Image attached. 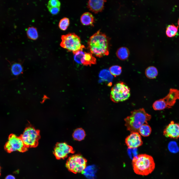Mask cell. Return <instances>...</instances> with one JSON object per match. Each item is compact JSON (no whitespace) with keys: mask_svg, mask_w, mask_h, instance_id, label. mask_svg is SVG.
Wrapping results in <instances>:
<instances>
[{"mask_svg":"<svg viewBox=\"0 0 179 179\" xmlns=\"http://www.w3.org/2000/svg\"><path fill=\"white\" fill-rule=\"evenodd\" d=\"M88 45L91 53L97 57H101L109 54L108 38L100 30L90 37Z\"/></svg>","mask_w":179,"mask_h":179,"instance_id":"1","label":"cell"},{"mask_svg":"<svg viewBox=\"0 0 179 179\" xmlns=\"http://www.w3.org/2000/svg\"><path fill=\"white\" fill-rule=\"evenodd\" d=\"M151 118L143 108L135 110L131 112V115L124 119L125 126L127 130L131 133H138L140 127L144 124H148Z\"/></svg>","mask_w":179,"mask_h":179,"instance_id":"2","label":"cell"},{"mask_svg":"<svg viewBox=\"0 0 179 179\" xmlns=\"http://www.w3.org/2000/svg\"><path fill=\"white\" fill-rule=\"evenodd\" d=\"M132 164L134 172L142 176L147 175L151 173L155 168L152 157L146 154H140L134 157Z\"/></svg>","mask_w":179,"mask_h":179,"instance_id":"3","label":"cell"},{"mask_svg":"<svg viewBox=\"0 0 179 179\" xmlns=\"http://www.w3.org/2000/svg\"><path fill=\"white\" fill-rule=\"evenodd\" d=\"M61 38L60 46L74 54L78 51L83 50L85 48L81 43L79 37L74 33L62 35Z\"/></svg>","mask_w":179,"mask_h":179,"instance_id":"4","label":"cell"},{"mask_svg":"<svg viewBox=\"0 0 179 179\" xmlns=\"http://www.w3.org/2000/svg\"><path fill=\"white\" fill-rule=\"evenodd\" d=\"M179 99V90L171 88L167 95L165 97L155 101L152 107L155 110H160L171 108Z\"/></svg>","mask_w":179,"mask_h":179,"instance_id":"5","label":"cell"},{"mask_svg":"<svg viewBox=\"0 0 179 179\" xmlns=\"http://www.w3.org/2000/svg\"><path fill=\"white\" fill-rule=\"evenodd\" d=\"M110 95L111 99L114 102L118 103L125 101L130 96V89L124 82H119L112 88Z\"/></svg>","mask_w":179,"mask_h":179,"instance_id":"6","label":"cell"},{"mask_svg":"<svg viewBox=\"0 0 179 179\" xmlns=\"http://www.w3.org/2000/svg\"><path fill=\"white\" fill-rule=\"evenodd\" d=\"M87 161L82 155L71 156L67 161L66 166L70 171L75 174L82 173L86 167Z\"/></svg>","mask_w":179,"mask_h":179,"instance_id":"7","label":"cell"},{"mask_svg":"<svg viewBox=\"0 0 179 179\" xmlns=\"http://www.w3.org/2000/svg\"><path fill=\"white\" fill-rule=\"evenodd\" d=\"M20 136L26 147H35L38 144L40 137L39 131L32 127H28Z\"/></svg>","mask_w":179,"mask_h":179,"instance_id":"8","label":"cell"},{"mask_svg":"<svg viewBox=\"0 0 179 179\" xmlns=\"http://www.w3.org/2000/svg\"><path fill=\"white\" fill-rule=\"evenodd\" d=\"M4 148L7 152L10 153L16 151L23 152L27 149L20 136H17L12 134L9 135Z\"/></svg>","mask_w":179,"mask_h":179,"instance_id":"9","label":"cell"},{"mask_svg":"<svg viewBox=\"0 0 179 179\" xmlns=\"http://www.w3.org/2000/svg\"><path fill=\"white\" fill-rule=\"evenodd\" d=\"M74 55V60L78 64L90 66L96 63V59L91 53L80 50L76 52Z\"/></svg>","mask_w":179,"mask_h":179,"instance_id":"10","label":"cell"},{"mask_svg":"<svg viewBox=\"0 0 179 179\" xmlns=\"http://www.w3.org/2000/svg\"><path fill=\"white\" fill-rule=\"evenodd\" d=\"M74 151L72 147L65 142L57 143L54 148V154L57 159H64Z\"/></svg>","mask_w":179,"mask_h":179,"instance_id":"11","label":"cell"},{"mask_svg":"<svg viewBox=\"0 0 179 179\" xmlns=\"http://www.w3.org/2000/svg\"><path fill=\"white\" fill-rule=\"evenodd\" d=\"M125 143L129 148H137L141 146L143 142L139 133L133 132L128 136L125 139Z\"/></svg>","mask_w":179,"mask_h":179,"instance_id":"12","label":"cell"},{"mask_svg":"<svg viewBox=\"0 0 179 179\" xmlns=\"http://www.w3.org/2000/svg\"><path fill=\"white\" fill-rule=\"evenodd\" d=\"M163 134L167 137L175 139L179 138V124L171 121L164 130Z\"/></svg>","mask_w":179,"mask_h":179,"instance_id":"13","label":"cell"},{"mask_svg":"<svg viewBox=\"0 0 179 179\" xmlns=\"http://www.w3.org/2000/svg\"><path fill=\"white\" fill-rule=\"evenodd\" d=\"M106 1L105 0H90L88 2V7L90 10L97 13L102 10L104 3Z\"/></svg>","mask_w":179,"mask_h":179,"instance_id":"14","label":"cell"},{"mask_svg":"<svg viewBox=\"0 0 179 179\" xmlns=\"http://www.w3.org/2000/svg\"><path fill=\"white\" fill-rule=\"evenodd\" d=\"M81 23L84 25H92L94 21V18L92 15L89 12H85L81 15L80 18Z\"/></svg>","mask_w":179,"mask_h":179,"instance_id":"15","label":"cell"},{"mask_svg":"<svg viewBox=\"0 0 179 179\" xmlns=\"http://www.w3.org/2000/svg\"><path fill=\"white\" fill-rule=\"evenodd\" d=\"M116 54L119 59L122 60H124L126 59L128 57L129 51L127 47H121L117 50Z\"/></svg>","mask_w":179,"mask_h":179,"instance_id":"16","label":"cell"},{"mask_svg":"<svg viewBox=\"0 0 179 179\" xmlns=\"http://www.w3.org/2000/svg\"><path fill=\"white\" fill-rule=\"evenodd\" d=\"M99 77L101 80L105 81L110 85V83L111 84L113 77L109 70L106 69L102 70L100 73Z\"/></svg>","mask_w":179,"mask_h":179,"instance_id":"17","label":"cell"},{"mask_svg":"<svg viewBox=\"0 0 179 179\" xmlns=\"http://www.w3.org/2000/svg\"><path fill=\"white\" fill-rule=\"evenodd\" d=\"M73 138L75 140L80 141L83 140L86 136L85 131L82 128L76 129L72 135Z\"/></svg>","mask_w":179,"mask_h":179,"instance_id":"18","label":"cell"},{"mask_svg":"<svg viewBox=\"0 0 179 179\" xmlns=\"http://www.w3.org/2000/svg\"><path fill=\"white\" fill-rule=\"evenodd\" d=\"M151 131V127L148 124H144L139 128L138 133L140 135L143 136L147 137L150 135Z\"/></svg>","mask_w":179,"mask_h":179,"instance_id":"19","label":"cell"},{"mask_svg":"<svg viewBox=\"0 0 179 179\" xmlns=\"http://www.w3.org/2000/svg\"><path fill=\"white\" fill-rule=\"evenodd\" d=\"M145 74L148 78L153 79L155 78L158 74V71L157 68L153 66L148 67L146 69Z\"/></svg>","mask_w":179,"mask_h":179,"instance_id":"20","label":"cell"},{"mask_svg":"<svg viewBox=\"0 0 179 179\" xmlns=\"http://www.w3.org/2000/svg\"><path fill=\"white\" fill-rule=\"evenodd\" d=\"M178 26L173 24L168 25L166 28V34L168 37H171L175 36L178 31Z\"/></svg>","mask_w":179,"mask_h":179,"instance_id":"21","label":"cell"},{"mask_svg":"<svg viewBox=\"0 0 179 179\" xmlns=\"http://www.w3.org/2000/svg\"><path fill=\"white\" fill-rule=\"evenodd\" d=\"M11 70L12 74L14 76H18L22 73L23 68L22 65L18 63L13 64L11 66Z\"/></svg>","mask_w":179,"mask_h":179,"instance_id":"22","label":"cell"},{"mask_svg":"<svg viewBox=\"0 0 179 179\" xmlns=\"http://www.w3.org/2000/svg\"><path fill=\"white\" fill-rule=\"evenodd\" d=\"M95 169L93 166H89L86 168L82 173L86 177L90 179H93L95 176Z\"/></svg>","mask_w":179,"mask_h":179,"instance_id":"23","label":"cell"},{"mask_svg":"<svg viewBox=\"0 0 179 179\" xmlns=\"http://www.w3.org/2000/svg\"><path fill=\"white\" fill-rule=\"evenodd\" d=\"M27 34L28 38L31 40H36L38 37L37 30L34 27H29L27 31Z\"/></svg>","mask_w":179,"mask_h":179,"instance_id":"24","label":"cell"},{"mask_svg":"<svg viewBox=\"0 0 179 179\" xmlns=\"http://www.w3.org/2000/svg\"><path fill=\"white\" fill-rule=\"evenodd\" d=\"M168 148L169 151L172 154H176L179 152V147L175 141L170 142L168 145Z\"/></svg>","mask_w":179,"mask_h":179,"instance_id":"25","label":"cell"},{"mask_svg":"<svg viewBox=\"0 0 179 179\" xmlns=\"http://www.w3.org/2000/svg\"><path fill=\"white\" fill-rule=\"evenodd\" d=\"M112 76L116 77L120 75L122 72V68L118 65H113L111 67L109 70Z\"/></svg>","mask_w":179,"mask_h":179,"instance_id":"26","label":"cell"},{"mask_svg":"<svg viewBox=\"0 0 179 179\" xmlns=\"http://www.w3.org/2000/svg\"><path fill=\"white\" fill-rule=\"evenodd\" d=\"M70 24L69 20L67 17H64L60 21L59 23V27L60 29L63 31L66 30Z\"/></svg>","mask_w":179,"mask_h":179,"instance_id":"27","label":"cell"},{"mask_svg":"<svg viewBox=\"0 0 179 179\" xmlns=\"http://www.w3.org/2000/svg\"><path fill=\"white\" fill-rule=\"evenodd\" d=\"M61 3L60 1L57 0H51L49 1L47 7H60Z\"/></svg>","mask_w":179,"mask_h":179,"instance_id":"28","label":"cell"},{"mask_svg":"<svg viewBox=\"0 0 179 179\" xmlns=\"http://www.w3.org/2000/svg\"><path fill=\"white\" fill-rule=\"evenodd\" d=\"M47 8L49 12L53 15H56L58 14L60 10V7H47Z\"/></svg>","mask_w":179,"mask_h":179,"instance_id":"29","label":"cell"},{"mask_svg":"<svg viewBox=\"0 0 179 179\" xmlns=\"http://www.w3.org/2000/svg\"><path fill=\"white\" fill-rule=\"evenodd\" d=\"M5 179H15V178L13 176L9 175L7 176Z\"/></svg>","mask_w":179,"mask_h":179,"instance_id":"30","label":"cell"},{"mask_svg":"<svg viewBox=\"0 0 179 179\" xmlns=\"http://www.w3.org/2000/svg\"><path fill=\"white\" fill-rule=\"evenodd\" d=\"M178 24L179 26V19L178 20Z\"/></svg>","mask_w":179,"mask_h":179,"instance_id":"31","label":"cell"},{"mask_svg":"<svg viewBox=\"0 0 179 179\" xmlns=\"http://www.w3.org/2000/svg\"><path fill=\"white\" fill-rule=\"evenodd\" d=\"M1 175V168L0 166V176Z\"/></svg>","mask_w":179,"mask_h":179,"instance_id":"32","label":"cell"}]
</instances>
